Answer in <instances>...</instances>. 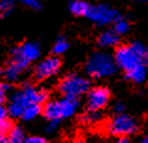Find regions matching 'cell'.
<instances>
[{
    "mask_svg": "<svg viewBox=\"0 0 148 143\" xmlns=\"http://www.w3.org/2000/svg\"><path fill=\"white\" fill-rule=\"evenodd\" d=\"M47 99L48 93L45 89L31 84H25L11 94L8 104V112L12 118H21L24 110L29 105H42L47 103Z\"/></svg>",
    "mask_w": 148,
    "mask_h": 143,
    "instance_id": "1",
    "label": "cell"
},
{
    "mask_svg": "<svg viewBox=\"0 0 148 143\" xmlns=\"http://www.w3.org/2000/svg\"><path fill=\"white\" fill-rule=\"evenodd\" d=\"M146 53L147 49L143 43L138 42V41H133L128 44L119 46L115 51L114 58L117 68L122 69L125 73H128L132 69L145 64Z\"/></svg>",
    "mask_w": 148,
    "mask_h": 143,
    "instance_id": "2",
    "label": "cell"
},
{
    "mask_svg": "<svg viewBox=\"0 0 148 143\" xmlns=\"http://www.w3.org/2000/svg\"><path fill=\"white\" fill-rule=\"evenodd\" d=\"M117 69L115 58L111 54L98 51L88 58L85 63V73L91 78L101 79L112 75Z\"/></svg>",
    "mask_w": 148,
    "mask_h": 143,
    "instance_id": "3",
    "label": "cell"
},
{
    "mask_svg": "<svg viewBox=\"0 0 148 143\" xmlns=\"http://www.w3.org/2000/svg\"><path fill=\"white\" fill-rule=\"evenodd\" d=\"M79 107L78 99L66 98L63 96L61 99L48 100L43 105L42 114L48 121H61L63 118H68L73 116Z\"/></svg>",
    "mask_w": 148,
    "mask_h": 143,
    "instance_id": "4",
    "label": "cell"
},
{
    "mask_svg": "<svg viewBox=\"0 0 148 143\" xmlns=\"http://www.w3.org/2000/svg\"><path fill=\"white\" fill-rule=\"evenodd\" d=\"M90 90V80L77 73H71L58 84V91L66 98L78 99Z\"/></svg>",
    "mask_w": 148,
    "mask_h": 143,
    "instance_id": "5",
    "label": "cell"
},
{
    "mask_svg": "<svg viewBox=\"0 0 148 143\" xmlns=\"http://www.w3.org/2000/svg\"><path fill=\"white\" fill-rule=\"evenodd\" d=\"M106 130L112 136L127 138V136H131L138 131V121L127 114L115 115L108 122Z\"/></svg>",
    "mask_w": 148,
    "mask_h": 143,
    "instance_id": "6",
    "label": "cell"
},
{
    "mask_svg": "<svg viewBox=\"0 0 148 143\" xmlns=\"http://www.w3.org/2000/svg\"><path fill=\"white\" fill-rule=\"evenodd\" d=\"M86 17L96 25L105 26L109 24H114L120 17V15L116 9L106 5V4H100V5L90 6Z\"/></svg>",
    "mask_w": 148,
    "mask_h": 143,
    "instance_id": "7",
    "label": "cell"
},
{
    "mask_svg": "<svg viewBox=\"0 0 148 143\" xmlns=\"http://www.w3.org/2000/svg\"><path fill=\"white\" fill-rule=\"evenodd\" d=\"M40 54H41L40 46L36 42H25L12 49L10 59L21 62L22 64L29 67L30 63L35 62L36 59H38Z\"/></svg>",
    "mask_w": 148,
    "mask_h": 143,
    "instance_id": "8",
    "label": "cell"
},
{
    "mask_svg": "<svg viewBox=\"0 0 148 143\" xmlns=\"http://www.w3.org/2000/svg\"><path fill=\"white\" fill-rule=\"evenodd\" d=\"M110 101V91L105 86H95L86 94L88 111H100Z\"/></svg>",
    "mask_w": 148,
    "mask_h": 143,
    "instance_id": "9",
    "label": "cell"
},
{
    "mask_svg": "<svg viewBox=\"0 0 148 143\" xmlns=\"http://www.w3.org/2000/svg\"><path fill=\"white\" fill-rule=\"evenodd\" d=\"M61 69V59L56 56H51L42 59L35 67L34 75L37 80H45L56 75Z\"/></svg>",
    "mask_w": 148,
    "mask_h": 143,
    "instance_id": "10",
    "label": "cell"
},
{
    "mask_svg": "<svg viewBox=\"0 0 148 143\" xmlns=\"http://www.w3.org/2000/svg\"><path fill=\"white\" fill-rule=\"evenodd\" d=\"M26 68H27V66L22 64L21 62L10 59L8 67L4 69V77H5L6 80H9V81H16L18 78L21 77V74L24 73Z\"/></svg>",
    "mask_w": 148,
    "mask_h": 143,
    "instance_id": "11",
    "label": "cell"
},
{
    "mask_svg": "<svg viewBox=\"0 0 148 143\" xmlns=\"http://www.w3.org/2000/svg\"><path fill=\"white\" fill-rule=\"evenodd\" d=\"M120 42V36L114 30H105L98 36V44L101 48L116 47Z\"/></svg>",
    "mask_w": 148,
    "mask_h": 143,
    "instance_id": "12",
    "label": "cell"
},
{
    "mask_svg": "<svg viewBox=\"0 0 148 143\" xmlns=\"http://www.w3.org/2000/svg\"><path fill=\"white\" fill-rule=\"evenodd\" d=\"M147 72H148L147 68L145 64H143V66H140L135 69H132L131 72L126 73V77L128 80H131L132 83H135V84H140V83H143L146 80Z\"/></svg>",
    "mask_w": 148,
    "mask_h": 143,
    "instance_id": "13",
    "label": "cell"
},
{
    "mask_svg": "<svg viewBox=\"0 0 148 143\" xmlns=\"http://www.w3.org/2000/svg\"><path fill=\"white\" fill-rule=\"evenodd\" d=\"M90 5H88L83 0H72L69 3V11L75 16H86Z\"/></svg>",
    "mask_w": 148,
    "mask_h": 143,
    "instance_id": "14",
    "label": "cell"
},
{
    "mask_svg": "<svg viewBox=\"0 0 148 143\" xmlns=\"http://www.w3.org/2000/svg\"><path fill=\"white\" fill-rule=\"evenodd\" d=\"M42 109H43L42 105H38V104L29 105L24 110V114H22V116H21V120H24V121H32V120H35L41 112H42Z\"/></svg>",
    "mask_w": 148,
    "mask_h": 143,
    "instance_id": "15",
    "label": "cell"
},
{
    "mask_svg": "<svg viewBox=\"0 0 148 143\" xmlns=\"http://www.w3.org/2000/svg\"><path fill=\"white\" fill-rule=\"evenodd\" d=\"M25 135L21 127H12L11 132L9 133L8 140H5V143H24Z\"/></svg>",
    "mask_w": 148,
    "mask_h": 143,
    "instance_id": "16",
    "label": "cell"
},
{
    "mask_svg": "<svg viewBox=\"0 0 148 143\" xmlns=\"http://www.w3.org/2000/svg\"><path fill=\"white\" fill-rule=\"evenodd\" d=\"M112 30L116 32V34L119 36H122V35H126L128 30H130V22L126 20V19H123V17L120 16L119 19L114 22V27H112Z\"/></svg>",
    "mask_w": 148,
    "mask_h": 143,
    "instance_id": "17",
    "label": "cell"
},
{
    "mask_svg": "<svg viewBox=\"0 0 148 143\" xmlns=\"http://www.w3.org/2000/svg\"><path fill=\"white\" fill-rule=\"evenodd\" d=\"M101 116L100 111H88L82 116V122L85 123V125H95V123H99L101 121Z\"/></svg>",
    "mask_w": 148,
    "mask_h": 143,
    "instance_id": "18",
    "label": "cell"
},
{
    "mask_svg": "<svg viewBox=\"0 0 148 143\" xmlns=\"http://www.w3.org/2000/svg\"><path fill=\"white\" fill-rule=\"evenodd\" d=\"M68 47H69L68 41L64 38V37H59V38L54 42V44H53V47H52V53L54 54L56 57H57V56H61V54H63V53L67 52Z\"/></svg>",
    "mask_w": 148,
    "mask_h": 143,
    "instance_id": "19",
    "label": "cell"
},
{
    "mask_svg": "<svg viewBox=\"0 0 148 143\" xmlns=\"http://www.w3.org/2000/svg\"><path fill=\"white\" fill-rule=\"evenodd\" d=\"M15 1L14 0H0V19L11 14Z\"/></svg>",
    "mask_w": 148,
    "mask_h": 143,
    "instance_id": "20",
    "label": "cell"
},
{
    "mask_svg": "<svg viewBox=\"0 0 148 143\" xmlns=\"http://www.w3.org/2000/svg\"><path fill=\"white\" fill-rule=\"evenodd\" d=\"M12 130V125L9 120H4V121H0V137H5L9 136V133Z\"/></svg>",
    "mask_w": 148,
    "mask_h": 143,
    "instance_id": "21",
    "label": "cell"
},
{
    "mask_svg": "<svg viewBox=\"0 0 148 143\" xmlns=\"http://www.w3.org/2000/svg\"><path fill=\"white\" fill-rule=\"evenodd\" d=\"M20 3L26 8L31 9V10H40L41 6H42L40 0H20Z\"/></svg>",
    "mask_w": 148,
    "mask_h": 143,
    "instance_id": "22",
    "label": "cell"
},
{
    "mask_svg": "<svg viewBox=\"0 0 148 143\" xmlns=\"http://www.w3.org/2000/svg\"><path fill=\"white\" fill-rule=\"evenodd\" d=\"M10 90V86L5 83H0V105H3L8 99V94Z\"/></svg>",
    "mask_w": 148,
    "mask_h": 143,
    "instance_id": "23",
    "label": "cell"
},
{
    "mask_svg": "<svg viewBox=\"0 0 148 143\" xmlns=\"http://www.w3.org/2000/svg\"><path fill=\"white\" fill-rule=\"evenodd\" d=\"M24 143H46V140L40 136H31V137L25 138Z\"/></svg>",
    "mask_w": 148,
    "mask_h": 143,
    "instance_id": "24",
    "label": "cell"
},
{
    "mask_svg": "<svg viewBox=\"0 0 148 143\" xmlns=\"http://www.w3.org/2000/svg\"><path fill=\"white\" fill-rule=\"evenodd\" d=\"M112 111L115 112V115H120V114H123L125 111V105L122 103H116L112 107Z\"/></svg>",
    "mask_w": 148,
    "mask_h": 143,
    "instance_id": "25",
    "label": "cell"
},
{
    "mask_svg": "<svg viewBox=\"0 0 148 143\" xmlns=\"http://www.w3.org/2000/svg\"><path fill=\"white\" fill-rule=\"evenodd\" d=\"M58 125H59L58 121H48V125H47V127H46V131L47 132L56 131L57 130V127H58Z\"/></svg>",
    "mask_w": 148,
    "mask_h": 143,
    "instance_id": "26",
    "label": "cell"
},
{
    "mask_svg": "<svg viewBox=\"0 0 148 143\" xmlns=\"http://www.w3.org/2000/svg\"><path fill=\"white\" fill-rule=\"evenodd\" d=\"M8 107H5L4 105H0V121H4V120H8Z\"/></svg>",
    "mask_w": 148,
    "mask_h": 143,
    "instance_id": "27",
    "label": "cell"
},
{
    "mask_svg": "<svg viewBox=\"0 0 148 143\" xmlns=\"http://www.w3.org/2000/svg\"><path fill=\"white\" fill-rule=\"evenodd\" d=\"M114 143H131V142H130L127 138H117V140L115 141Z\"/></svg>",
    "mask_w": 148,
    "mask_h": 143,
    "instance_id": "28",
    "label": "cell"
},
{
    "mask_svg": "<svg viewBox=\"0 0 148 143\" xmlns=\"http://www.w3.org/2000/svg\"><path fill=\"white\" fill-rule=\"evenodd\" d=\"M73 143H88L85 140H83V138H77L75 141H74Z\"/></svg>",
    "mask_w": 148,
    "mask_h": 143,
    "instance_id": "29",
    "label": "cell"
},
{
    "mask_svg": "<svg viewBox=\"0 0 148 143\" xmlns=\"http://www.w3.org/2000/svg\"><path fill=\"white\" fill-rule=\"evenodd\" d=\"M145 66L148 70V49H147V53H146V57H145Z\"/></svg>",
    "mask_w": 148,
    "mask_h": 143,
    "instance_id": "30",
    "label": "cell"
},
{
    "mask_svg": "<svg viewBox=\"0 0 148 143\" xmlns=\"http://www.w3.org/2000/svg\"><path fill=\"white\" fill-rule=\"evenodd\" d=\"M138 143H148V136H146L145 138H142V140L138 142Z\"/></svg>",
    "mask_w": 148,
    "mask_h": 143,
    "instance_id": "31",
    "label": "cell"
},
{
    "mask_svg": "<svg viewBox=\"0 0 148 143\" xmlns=\"http://www.w3.org/2000/svg\"><path fill=\"white\" fill-rule=\"evenodd\" d=\"M133 1H138V3H148V0H133Z\"/></svg>",
    "mask_w": 148,
    "mask_h": 143,
    "instance_id": "32",
    "label": "cell"
},
{
    "mask_svg": "<svg viewBox=\"0 0 148 143\" xmlns=\"http://www.w3.org/2000/svg\"><path fill=\"white\" fill-rule=\"evenodd\" d=\"M0 143H5V140L3 137H0Z\"/></svg>",
    "mask_w": 148,
    "mask_h": 143,
    "instance_id": "33",
    "label": "cell"
},
{
    "mask_svg": "<svg viewBox=\"0 0 148 143\" xmlns=\"http://www.w3.org/2000/svg\"><path fill=\"white\" fill-rule=\"evenodd\" d=\"M1 75H4V70H1V69H0V77Z\"/></svg>",
    "mask_w": 148,
    "mask_h": 143,
    "instance_id": "34",
    "label": "cell"
}]
</instances>
